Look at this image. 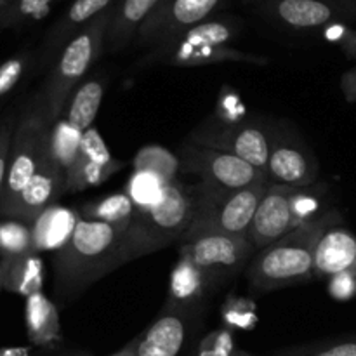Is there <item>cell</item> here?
Here are the masks:
<instances>
[{"label":"cell","mask_w":356,"mask_h":356,"mask_svg":"<svg viewBox=\"0 0 356 356\" xmlns=\"http://www.w3.org/2000/svg\"><path fill=\"white\" fill-rule=\"evenodd\" d=\"M327 289L336 301H350L356 296V273L346 271V273L330 277Z\"/></svg>","instance_id":"74e56055"},{"label":"cell","mask_w":356,"mask_h":356,"mask_svg":"<svg viewBox=\"0 0 356 356\" xmlns=\"http://www.w3.org/2000/svg\"><path fill=\"white\" fill-rule=\"evenodd\" d=\"M219 0H174L170 7V21L176 26H195L200 23Z\"/></svg>","instance_id":"4dcf8cb0"},{"label":"cell","mask_w":356,"mask_h":356,"mask_svg":"<svg viewBox=\"0 0 356 356\" xmlns=\"http://www.w3.org/2000/svg\"><path fill=\"white\" fill-rule=\"evenodd\" d=\"M233 37L232 28L222 23H204L183 35L181 42L190 45H225Z\"/></svg>","instance_id":"1f68e13d"},{"label":"cell","mask_w":356,"mask_h":356,"mask_svg":"<svg viewBox=\"0 0 356 356\" xmlns=\"http://www.w3.org/2000/svg\"><path fill=\"white\" fill-rule=\"evenodd\" d=\"M341 87H343V92L348 101H351V103L356 101V68L344 73L343 80H341Z\"/></svg>","instance_id":"b9f144b4"},{"label":"cell","mask_w":356,"mask_h":356,"mask_svg":"<svg viewBox=\"0 0 356 356\" xmlns=\"http://www.w3.org/2000/svg\"><path fill=\"white\" fill-rule=\"evenodd\" d=\"M273 356H356V336L299 344L277 351Z\"/></svg>","instance_id":"f1b7e54d"},{"label":"cell","mask_w":356,"mask_h":356,"mask_svg":"<svg viewBox=\"0 0 356 356\" xmlns=\"http://www.w3.org/2000/svg\"><path fill=\"white\" fill-rule=\"evenodd\" d=\"M66 183L68 179L65 174L56 167V163L45 153L40 169L35 172V176L24 186V190L21 191L19 197L16 198L14 205L3 218L33 225L35 219L42 212L47 211L61 195L66 193Z\"/></svg>","instance_id":"7c38bea8"},{"label":"cell","mask_w":356,"mask_h":356,"mask_svg":"<svg viewBox=\"0 0 356 356\" xmlns=\"http://www.w3.org/2000/svg\"><path fill=\"white\" fill-rule=\"evenodd\" d=\"M101 51L99 28H90L73 38L59 56L54 70L45 82L42 96L47 106V117L56 124L65 113L73 90L79 87L86 73L92 68Z\"/></svg>","instance_id":"8992f818"},{"label":"cell","mask_w":356,"mask_h":356,"mask_svg":"<svg viewBox=\"0 0 356 356\" xmlns=\"http://www.w3.org/2000/svg\"><path fill=\"white\" fill-rule=\"evenodd\" d=\"M270 138L271 127L263 122H254L250 118L242 122H226L212 115L191 132L188 141L232 153L266 172Z\"/></svg>","instance_id":"52a82bcc"},{"label":"cell","mask_w":356,"mask_h":356,"mask_svg":"<svg viewBox=\"0 0 356 356\" xmlns=\"http://www.w3.org/2000/svg\"><path fill=\"white\" fill-rule=\"evenodd\" d=\"M235 356H250V355H247V353H243V351H238V353H236Z\"/></svg>","instance_id":"f6af8a7d"},{"label":"cell","mask_w":356,"mask_h":356,"mask_svg":"<svg viewBox=\"0 0 356 356\" xmlns=\"http://www.w3.org/2000/svg\"><path fill=\"white\" fill-rule=\"evenodd\" d=\"M28 68V58L16 56L0 65V101L13 92Z\"/></svg>","instance_id":"836d02e7"},{"label":"cell","mask_w":356,"mask_h":356,"mask_svg":"<svg viewBox=\"0 0 356 356\" xmlns=\"http://www.w3.org/2000/svg\"><path fill=\"white\" fill-rule=\"evenodd\" d=\"M49 3H51V0H21L19 6H17V13L23 17L40 19L42 16L47 14Z\"/></svg>","instance_id":"60d3db41"},{"label":"cell","mask_w":356,"mask_h":356,"mask_svg":"<svg viewBox=\"0 0 356 356\" xmlns=\"http://www.w3.org/2000/svg\"><path fill=\"white\" fill-rule=\"evenodd\" d=\"M214 117L226 122H242L249 118V113H247L245 106L240 101L238 94L229 89V87H225L222 92L219 94L218 110H216Z\"/></svg>","instance_id":"e575fe53"},{"label":"cell","mask_w":356,"mask_h":356,"mask_svg":"<svg viewBox=\"0 0 356 356\" xmlns=\"http://www.w3.org/2000/svg\"><path fill=\"white\" fill-rule=\"evenodd\" d=\"M254 247L247 236L204 232L181 238L179 252L188 254L204 271L212 287L238 273L252 254Z\"/></svg>","instance_id":"9c48e42d"},{"label":"cell","mask_w":356,"mask_h":356,"mask_svg":"<svg viewBox=\"0 0 356 356\" xmlns=\"http://www.w3.org/2000/svg\"><path fill=\"white\" fill-rule=\"evenodd\" d=\"M111 356H138V353H136V339L131 341L127 346H124L120 351H117V353H113Z\"/></svg>","instance_id":"7bdbcfd3"},{"label":"cell","mask_w":356,"mask_h":356,"mask_svg":"<svg viewBox=\"0 0 356 356\" xmlns=\"http://www.w3.org/2000/svg\"><path fill=\"white\" fill-rule=\"evenodd\" d=\"M292 191V186L268 184L249 229V240L254 249H266L294 229L291 209Z\"/></svg>","instance_id":"8fae6325"},{"label":"cell","mask_w":356,"mask_h":356,"mask_svg":"<svg viewBox=\"0 0 356 356\" xmlns=\"http://www.w3.org/2000/svg\"><path fill=\"white\" fill-rule=\"evenodd\" d=\"M329 193V186L325 183H313L308 186L294 188L291 198V209H292V222H294V229L299 226L312 222L315 219H320L325 216V198Z\"/></svg>","instance_id":"cb8c5ba5"},{"label":"cell","mask_w":356,"mask_h":356,"mask_svg":"<svg viewBox=\"0 0 356 356\" xmlns=\"http://www.w3.org/2000/svg\"><path fill=\"white\" fill-rule=\"evenodd\" d=\"M79 219L80 212L56 204L51 205L31 225L33 252L38 254L40 250H56L58 252L70 240Z\"/></svg>","instance_id":"e0dca14e"},{"label":"cell","mask_w":356,"mask_h":356,"mask_svg":"<svg viewBox=\"0 0 356 356\" xmlns=\"http://www.w3.org/2000/svg\"><path fill=\"white\" fill-rule=\"evenodd\" d=\"M212 285L188 254L179 252L176 266L170 273L169 294L163 308L170 312H184L197 315V309L202 306L207 291Z\"/></svg>","instance_id":"9a60e30c"},{"label":"cell","mask_w":356,"mask_h":356,"mask_svg":"<svg viewBox=\"0 0 356 356\" xmlns=\"http://www.w3.org/2000/svg\"><path fill=\"white\" fill-rule=\"evenodd\" d=\"M156 2L159 0H125L124 10H122V24H125V26L117 40H124L125 28L136 26L139 21L145 19L146 14L155 7Z\"/></svg>","instance_id":"8d00e7d4"},{"label":"cell","mask_w":356,"mask_h":356,"mask_svg":"<svg viewBox=\"0 0 356 356\" xmlns=\"http://www.w3.org/2000/svg\"><path fill=\"white\" fill-rule=\"evenodd\" d=\"M236 353L238 351H236L235 334L228 327L209 332L197 348V356H235Z\"/></svg>","instance_id":"d6a6232c"},{"label":"cell","mask_w":356,"mask_h":356,"mask_svg":"<svg viewBox=\"0 0 356 356\" xmlns=\"http://www.w3.org/2000/svg\"><path fill=\"white\" fill-rule=\"evenodd\" d=\"M26 329L31 343L51 346L61 339L58 308L42 292L26 298Z\"/></svg>","instance_id":"d6986e66"},{"label":"cell","mask_w":356,"mask_h":356,"mask_svg":"<svg viewBox=\"0 0 356 356\" xmlns=\"http://www.w3.org/2000/svg\"><path fill=\"white\" fill-rule=\"evenodd\" d=\"M127 226L80 218L68 242L54 254L56 294L72 302L94 282L120 268V247Z\"/></svg>","instance_id":"6da1fadb"},{"label":"cell","mask_w":356,"mask_h":356,"mask_svg":"<svg viewBox=\"0 0 356 356\" xmlns=\"http://www.w3.org/2000/svg\"><path fill=\"white\" fill-rule=\"evenodd\" d=\"M163 61L172 66H204L221 61H245L264 65L266 59L254 58V56L242 54V52L226 49L225 45H190L179 42L169 52H165Z\"/></svg>","instance_id":"ac0fdd59"},{"label":"cell","mask_w":356,"mask_h":356,"mask_svg":"<svg viewBox=\"0 0 356 356\" xmlns=\"http://www.w3.org/2000/svg\"><path fill=\"white\" fill-rule=\"evenodd\" d=\"M104 89H106V79L103 76H90L82 86L76 87L65 110L68 124L79 129L80 132H86L87 129L92 127L99 113Z\"/></svg>","instance_id":"ffe728a7"},{"label":"cell","mask_w":356,"mask_h":356,"mask_svg":"<svg viewBox=\"0 0 356 356\" xmlns=\"http://www.w3.org/2000/svg\"><path fill=\"white\" fill-rule=\"evenodd\" d=\"M268 184L270 181H264L242 190H225V188L209 186L205 183L191 186L193 221L186 235L214 232L249 238L254 214Z\"/></svg>","instance_id":"277c9868"},{"label":"cell","mask_w":356,"mask_h":356,"mask_svg":"<svg viewBox=\"0 0 356 356\" xmlns=\"http://www.w3.org/2000/svg\"><path fill=\"white\" fill-rule=\"evenodd\" d=\"M318 160L287 125L271 127L266 177L270 183L301 188L318 181Z\"/></svg>","instance_id":"30bf717a"},{"label":"cell","mask_w":356,"mask_h":356,"mask_svg":"<svg viewBox=\"0 0 356 356\" xmlns=\"http://www.w3.org/2000/svg\"><path fill=\"white\" fill-rule=\"evenodd\" d=\"M51 127L52 124L47 117V106L40 92L26 104L16 122L13 145H10L6 188H3L2 202H0L2 218L13 207L16 198L30 183L35 172L40 169L45 153H47Z\"/></svg>","instance_id":"5b68a950"},{"label":"cell","mask_w":356,"mask_h":356,"mask_svg":"<svg viewBox=\"0 0 356 356\" xmlns=\"http://www.w3.org/2000/svg\"><path fill=\"white\" fill-rule=\"evenodd\" d=\"M165 188V181L160 179L155 174L145 172V170H134V174H132L127 183L125 193L132 198V202L136 205V211H139V209L155 205L162 198Z\"/></svg>","instance_id":"83f0119b"},{"label":"cell","mask_w":356,"mask_h":356,"mask_svg":"<svg viewBox=\"0 0 356 356\" xmlns=\"http://www.w3.org/2000/svg\"><path fill=\"white\" fill-rule=\"evenodd\" d=\"M346 271L356 273V236L339 225L330 226L315 247L313 275L329 280Z\"/></svg>","instance_id":"2e32d148"},{"label":"cell","mask_w":356,"mask_h":356,"mask_svg":"<svg viewBox=\"0 0 356 356\" xmlns=\"http://www.w3.org/2000/svg\"><path fill=\"white\" fill-rule=\"evenodd\" d=\"M124 163L110 153L99 131L94 127L83 132L79 159L68 177L66 193H79L87 188L97 186L122 170Z\"/></svg>","instance_id":"5bb4252c"},{"label":"cell","mask_w":356,"mask_h":356,"mask_svg":"<svg viewBox=\"0 0 356 356\" xmlns=\"http://www.w3.org/2000/svg\"><path fill=\"white\" fill-rule=\"evenodd\" d=\"M193 221V190L181 181L167 184L155 205L136 211L120 247V266L159 252L183 238Z\"/></svg>","instance_id":"3957f363"},{"label":"cell","mask_w":356,"mask_h":356,"mask_svg":"<svg viewBox=\"0 0 356 356\" xmlns=\"http://www.w3.org/2000/svg\"><path fill=\"white\" fill-rule=\"evenodd\" d=\"M110 3V0H75L68 10L70 24H82Z\"/></svg>","instance_id":"f35d334b"},{"label":"cell","mask_w":356,"mask_h":356,"mask_svg":"<svg viewBox=\"0 0 356 356\" xmlns=\"http://www.w3.org/2000/svg\"><path fill=\"white\" fill-rule=\"evenodd\" d=\"M181 172L200 177V183L225 190H242L268 181L266 172L245 160L188 141L179 149Z\"/></svg>","instance_id":"ba28073f"},{"label":"cell","mask_w":356,"mask_h":356,"mask_svg":"<svg viewBox=\"0 0 356 356\" xmlns=\"http://www.w3.org/2000/svg\"><path fill=\"white\" fill-rule=\"evenodd\" d=\"M82 138L83 132H80L79 129L70 125L65 115L56 124H52L51 134H49L47 156L65 174L66 179L70 177L73 167H75L76 159H79Z\"/></svg>","instance_id":"44dd1931"},{"label":"cell","mask_w":356,"mask_h":356,"mask_svg":"<svg viewBox=\"0 0 356 356\" xmlns=\"http://www.w3.org/2000/svg\"><path fill=\"white\" fill-rule=\"evenodd\" d=\"M6 273H7V259H0V291L6 284Z\"/></svg>","instance_id":"ee69618b"},{"label":"cell","mask_w":356,"mask_h":356,"mask_svg":"<svg viewBox=\"0 0 356 356\" xmlns=\"http://www.w3.org/2000/svg\"><path fill=\"white\" fill-rule=\"evenodd\" d=\"M197 315L163 308L159 318L136 337L138 356H183L193 334Z\"/></svg>","instance_id":"4fadbf2b"},{"label":"cell","mask_w":356,"mask_h":356,"mask_svg":"<svg viewBox=\"0 0 356 356\" xmlns=\"http://www.w3.org/2000/svg\"><path fill=\"white\" fill-rule=\"evenodd\" d=\"M134 170H145L159 176L160 179L165 181L167 184L179 181L181 174V160L179 155H174L167 148L162 146H145L134 156Z\"/></svg>","instance_id":"484cf974"},{"label":"cell","mask_w":356,"mask_h":356,"mask_svg":"<svg viewBox=\"0 0 356 356\" xmlns=\"http://www.w3.org/2000/svg\"><path fill=\"white\" fill-rule=\"evenodd\" d=\"M134 214L136 205L125 191H118V193L104 197L97 202H90V204L83 205L80 211V218L115 226H129Z\"/></svg>","instance_id":"603a6c76"},{"label":"cell","mask_w":356,"mask_h":356,"mask_svg":"<svg viewBox=\"0 0 356 356\" xmlns=\"http://www.w3.org/2000/svg\"><path fill=\"white\" fill-rule=\"evenodd\" d=\"M341 225L339 212L329 211L320 219L292 229L284 238L259 250L247 271L249 284L259 292H273L315 278L313 259L320 236Z\"/></svg>","instance_id":"7a4b0ae2"},{"label":"cell","mask_w":356,"mask_h":356,"mask_svg":"<svg viewBox=\"0 0 356 356\" xmlns=\"http://www.w3.org/2000/svg\"><path fill=\"white\" fill-rule=\"evenodd\" d=\"M278 16L296 28H315L332 19V9L318 0H282Z\"/></svg>","instance_id":"d4e9b609"},{"label":"cell","mask_w":356,"mask_h":356,"mask_svg":"<svg viewBox=\"0 0 356 356\" xmlns=\"http://www.w3.org/2000/svg\"><path fill=\"white\" fill-rule=\"evenodd\" d=\"M16 118L14 115H7L6 120L0 122V202H2L3 188H6L7 169H9L10 145H13V134L16 129Z\"/></svg>","instance_id":"d590c367"},{"label":"cell","mask_w":356,"mask_h":356,"mask_svg":"<svg viewBox=\"0 0 356 356\" xmlns=\"http://www.w3.org/2000/svg\"><path fill=\"white\" fill-rule=\"evenodd\" d=\"M0 252L2 259H16L33 252V233L26 222L7 219L0 225Z\"/></svg>","instance_id":"4316f807"},{"label":"cell","mask_w":356,"mask_h":356,"mask_svg":"<svg viewBox=\"0 0 356 356\" xmlns=\"http://www.w3.org/2000/svg\"><path fill=\"white\" fill-rule=\"evenodd\" d=\"M44 284V264L37 252L24 254L16 259H7V273L3 289L24 298L42 291Z\"/></svg>","instance_id":"7402d4cb"},{"label":"cell","mask_w":356,"mask_h":356,"mask_svg":"<svg viewBox=\"0 0 356 356\" xmlns=\"http://www.w3.org/2000/svg\"><path fill=\"white\" fill-rule=\"evenodd\" d=\"M327 38L332 42H341V44H343V49L346 51V54L350 56V58H356V33H351L346 28L336 24V26H332L329 30Z\"/></svg>","instance_id":"ab89813d"},{"label":"cell","mask_w":356,"mask_h":356,"mask_svg":"<svg viewBox=\"0 0 356 356\" xmlns=\"http://www.w3.org/2000/svg\"><path fill=\"white\" fill-rule=\"evenodd\" d=\"M222 320L232 330H250L257 322L256 306L249 299L229 296L222 306Z\"/></svg>","instance_id":"f546056e"}]
</instances>
